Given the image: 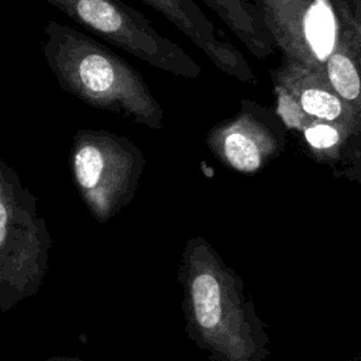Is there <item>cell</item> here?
Returning <instances> with one entry per match:
<instances>
[{"mask_svg": "<svg viewBox=\"0 0 361 361\" xmlns=\"http://www.w3.org/2000/svg\"><path fill=\"white\" fill-rule=\"evenodd\" d=\"M337 31L324 73L347 107L361 117V0H336Z\"/></svg>", "mask_w": 361, "mask_h": 361, "instance_id": "cell-7", "label": "cell"}, {"mask_svg": "<svg viewBox=\"0 0 361 361\" xmlns=\"http://www.w3.org/2000/svg\"><path fill=\"white\" fill-rule=\"evenodd\" d=\"M241 44L258 59L271 56L276 44L267 27L261 10L252 0H202Z\"/></svg>", "mask_w": 361, "mask_h": 361, "instance_id": "cell-9", "label": "cell"}, {"mask_svg": "<svg viewBox=\"0 0 361 361\" xmlns=\"http://www.w3.org/2000/svg\"><path fill=\"white\" fill-rule=\"evenodd\" d=\"M192 300L197 323L206 329H214L221 320V288L216 276L200 274L192 282Z\"/></svg>", "mask_w": 361, "mask_h": 361, "instance_id": "cell-10", "label": "cell"}, {"mask_svg": "<svg viewBox=\"0 0 361 361\" xmlns=\"http://www.w3.org/2000/svg\"><path fill=\"white\" fill-rule=\"evenodd\" d=\"M44 58L59 86L83 103L161 128L162 107L140 72L76 28L48 21Z\"/></svg>", "mask_w": 361, "mask_h": 361, "instance_id": "cell-1", "label": "cell"}, {"mask_svg": "<svg viewBox=\"0 0 361 361\" xmlns=\"http://www.w3.org/2000/svg\"><path fill=\"white\" fill-rule=\"evenodd\" d=\"M90 32L155 69L197 79L202 66L124 0H47Z\"/></svg>", "mask_w": 361, "mask_h": 361, "instance_id": "cell-3", "label": "cell"}, {"mask_svg": "<svg viewBox=\"0 0 361 361\" xmlns=\"http://www.w3.org/2000/svg\"><path fill=\"white\" fill-rule=\"evenodd\" d=\"M49 238L37 199L0 158V313L32 296L47 268Z\"/></svg>", "mask_w": 361, "mask_h": 361, "instance_id": "cell-2", "label": "cell"}, {"mask_svg": "<svg viewBox=\"0 0 361 361\" xmlns=\"http://www.w3.org/2000/svg\"><path fill=\"white\" fill-rule=\"evenodd\" d=\"M52 361H56V360H52Z\"/></svg>", "mask_w": 361, "mask_h": 361, "instance_id": "cell-11", "label": "cell"}, {"mask_svg": "<svg viewBox=\"0 0 361 361\" xmlns=\"http://www.w3.org/2000/svg\"><path fill=\"white\" fill-rule=\"evenodd\" d=\"M162 14L186 35L223 73L257 85L258 79L245 56L210 21L195 0H140Z\"/></svg>", "mask_w": 361, "mask_h": 361, "instance_id": "cell-5", "label": "cell"}, {"mask_svg": "<svg viewBox=\"0 0 361 361\" xmlns=\"http://www.w3.org/2000/svg\"><path fill=\"white\" fill-rule=\"evenodd\" d=\"M269 76L275 96L292 102L302 113L326 121L360 127L361 117H357L334 92L323 69L283 55L281 65L271 71Z\"/></svg>", "mask_w": 361, "mask_h": 361, "instance_id": "cell-6", "label": "cell"}, {"mask_svg": "<svg viewBox=\"0 0 361 361\" xmlns=\"http://www.w3.org/2000/svg\"><path fill=\"white\" fill-rule=\"evenodd\" d=\"M261 10L267 27L283 55L307 65L305 25L317 0H252Z\"/></svg>", "mask_w": 361, "mask_h": 361, "instance_id": "cell-8", "label": "cell"}, {"mask_svg": "<svg viewBox=\"0 0 361 361\" xmlns=\"http://www.w3.org/2000/svg\"><path fill=\"white\" fill-rule=\"evenodd\" d=\"M283 127L275 110L243 99L237 114L212 128L207 144L233 168L254 172L283 148Z\"/></svg>", "mask_w": 361, "mask_h": 361, "instance_id": "cell-4", "label": "cell"}]
</instances>
